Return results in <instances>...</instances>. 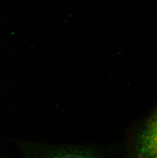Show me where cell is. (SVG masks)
<instances>
[{
  "label": "cell",
  "instance_id": "7a4b0ae2",
  "mask_svg": "<svg viewBox=\"0 0 157 158\" xmlns=\"http://www.w3.org/2000/svg\"><path fill=\"white\" fill-rule=\"evenodd\" d=\"M25 158H111L107 149L91 146L55 145L25 142Z\"/></svg>",
  "mask_w": 157,
  "mask_h": 158
},
{
  "label": "cell",
  "instance_id": "6da1fadb",
  "mask_svg": "<svg viewBox=\"0 0 157 158\" xmlns=\"http://www.w3.org/2000/svg\"><path fill=\"white\" fill-rule=\"evenodd\" d=\"M127 155L128 158H157V101L134 130Z\"/></svg>",
  "mask_w": 157,
  "mask_h": 158
}]
</instances>
